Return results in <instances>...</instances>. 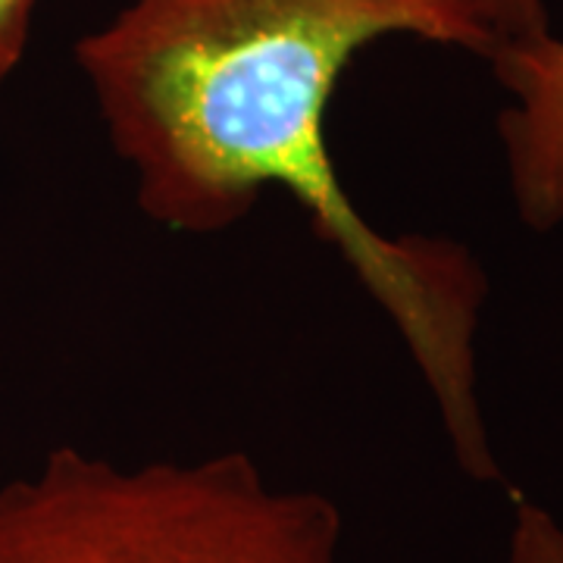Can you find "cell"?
Instances as JSON below:
<instances>
[{"mask_svg": "<svg viewBox=\"0 0 563 563\" xmlns=\"http://www.w3.org/2000/svg\"><path fill=\"white\" fill-rule=\"evenodd\" d=\"M332 498L247 454L122 466L57 448L0 485V563H342Z\"/></svg>", "mask_w": 563, "mask_h": 563, "instance_id": "7a4b0ae2", "label": "cell"}, {"mask_svg": "<svg viewBox=\"0 0 563 563\" xmlns=\"http://www.w3.org/2000/svg\"><path fill=\"white\" fill-rule=\"evenodd\" d=\"M488 7H492V20H495V29H498L501 44L539 38V35H548V32H551L544 0H488ZM501 44H498V47H501ZM492 57H495V54H492Z\"/></svg>", "mask_w": 563, "mask_h": 563, "instance_id": "5b68a950", "label": "cell"}, {"mask_svg": "<svg viewBox=\"0 0 563 563\" xmlns=\"http://www.w3.org/2000/svg\"><path fill=\"white\" fill-rule=\"evenodd\" d=\"M501 563H563V520L517 492Z\"/></svg>", "mask_w": 563, "mask_h": 563, "instance_id": "277c9868", "label": "cell"}, {"mask_svg": "<svg viewBox=\"0 0 563 563\" xmlns=\"http://www.w3.org/2000/svg\"><path fill=\"white\" fill-rule=\"evenodd\" d=\"M398 35L483 60L501 44L488 0H129L76 44V60L151 220L210 235L266 188L288 191L398 329L457 466L501 483L476 376L483 263L461 242L363 220L325 141L344 69Z\"/></svg>", "mask_w": 563, "mask_h": 563, "instance_id": "6da1fadb", "label": "cell"}, {"mask_svg": "<svg viewBox=\"0 0 563 563\" xmlns=\"http://www.w3.org/2000/svg\"><path fill=\"white\" fill-rule=\"evenodd\" d=\"M488 63L510 98L498 139L517 217L551 232L563 222V38L510 41Z\"/></svg>", "mask_w": 563, "mask_h": 563, "instance_id": "3957f363", "label": "cell"}, {"mask_svg": "<svg viewBox=\"0 0 563 563\" xmlns=\"http://www.w3.org/2000/svg\"><path fill=\"white\" fill-rule=\"evenodd\" d=\"M35 0H0V85L13 76L29 47Z\"/></svg>", "mask_w": 563, "mask_h": 563, "instance_id": "8992f818", "label": "cell"}]
</instances>
